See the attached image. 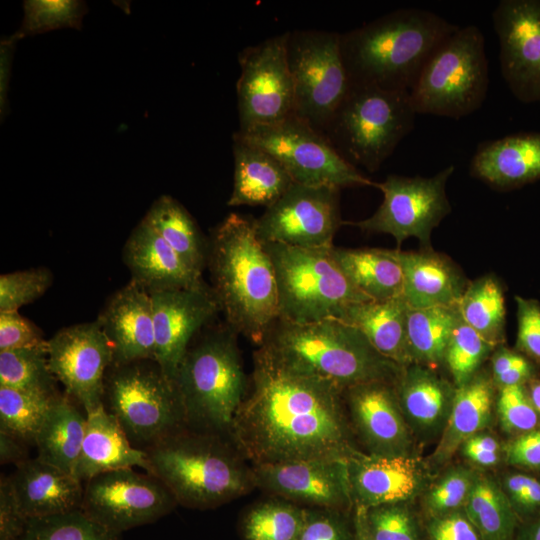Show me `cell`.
I'll return each mask as SVG.
<instances>
[{
  "mask_svg": "<svg viewBox=\"0 0 540 540\" xmlns=\"http://www.w3.org/2000/svg\"><path fill=\"white\" fill-rule=\"evenodd\" d=\"M491 377L497 389L509 386L527 385L537 378L533 361L517 350L503 344L491 354Z\"/></svg>",
  "mask_w": 540,
  "mask_h": 540,
  "instance_id": "obj_50",
  "label": "cell"
},
{
  "mask_svg": "<svg viewBox=\"0 0 540 540\" xmlns=\"http://www.w3.org/2000/svg\"><path fill=\"white\" fill-rule=\"evenodd\" d=\"M177 501L169 488L150 473L123 468L99 474L84 483L81 510L106 528L122 532L156 522Z\"/></svg>",
  "mask_w": 540,
  "mask_h": 540,
  "instance_id": "obj_15",
  "label": "cell"
},
{
  "mask_svg": "<svg viewBox=\"0 0 540 540\" xmlns=\"http://www.w3.org/2000/svg\"><path fill=\"white\" fill-rule=\"evenodd\" d=\"M57 382L49 367L47 346L0 351V386L56 396L60 393Z\"/></svg>",
  "mask_w": 540,
  "mask_h": 540,
  "instance_id": "obj_39",
  "label": "cell"
},
{
  "mask_svg": "<svg viewBox=\"0 0 540 540\" xmlns=\"http://www.w3.org/2000/svg\"><path fill=\"white\" fill-rule=\"evenodd\" d=\"M235 134L274 156L295 183L340 190L377 187V182L342 158L321 132L295 115L274 125Z\"/></svg>",
  "mask_w": 540,
  "mask_h": 540,
  "instance_id": "obj_12",
  "label": "cell"
},
{
  "mask_svg": "<svg viewBox=\"0 0 540 540\" xmlns=\"http://www.w3.org/2000/svg\"><path fill=\"white\" fill-rule=\"evenodd\" d=\"M28 444L19 438L0 431V463L16 466L30 459Z\"/></svg>",
  "mask_w": 540,
  "mask_h": 540,
  "instance_id": "obj_58",
  "label": "cell"
},
{
  "mask_svg": "<svg viewBox=\"0 0 540 540\" xmlns=\"http://www.w3.org/2000/svg\"><path fill=\"white\" fill-rule=\"evenodd\" d=\"M391 253L402 270V296L409 308L458 305L469 281L449 257L431 248Z\"/></svg>",
  "mask_w": 540,
  "mask_h": 540,
  "instance_id": "obj_25",
  "label": "cell"
},
{
  "mask_svg": "<svg viewBox=\"0 0 540 540\" xmlns=\"http://www.w3.org/2000/svg\"><path fill=\"white\" fill-rule=\"evenodd\" d=\"M464 511L482 540H514L520 520L499 480L479 472Z\"/></svg>",
  "mask_w": 540,
  "mask_h": 540,
  "instance_id": "obj_37",
  "label": "cell"
},
{
  "mask_svg": "<svg viewBox=\"0 0 540 540\" xmlns=\"http://www.w3.org/2000/svg\"><path fill=\"white\" fill-rule=\"evenodd\" d=\"M354 525L368 540H421L418 522L407 503L356 508Z\"/></svg>",
  "mask_w": 540,
  "mask_h": 540,
  "instance_id": "obj_43",
  "label": "cell"
},
{
  "mask_svg": "<svg viewBox=\"0 0 540 540\" xmlns=\"http://www.w3.org/2000/svg\"><path fill=\"white\" fill-rule=\"evenodd\" d=\"M207 266L226 324L261 345L279 319V302L274 267L254 219L226 216L209 239Z\"/></svg>",
  "mask_w": 540,
  "mask_h": 540,
  "instance_id": "obj_2",
  "label": "cell"
},
{
  "mask_svg": "<svg viewBox=\"0 0 540 540\" xmlns=\"http://www.w3.org/2000/svg\"><path fill=\"white\" fill-rule=\"evenodd\" d=\"M460 318L458 305L409 308L407 343L412 364L433 369L444 364L447 345Z\"/></svg>",
  "mask_w": 540,
  "mask_h": 540,
  "instance_id": "obj_36",
  "label": "cell"
},
{
  "mask_svg": "<svg viewBox=\"0 0 540 540\" xmlns=\"http://www.w3.org/2000/svg\"><path fill=\"white\" fill-rule=\"evenodd\" d=\"M96 320L111 344L113 365L155 360L152 299L136 282L115 292Z\"/></svg>",
  "mask_w": 540,
  "mask_h": 540,
  "instance_id": "obj_23",
  "label": "cell"
},
{
  "mask_svg": "<svg viewBox=\"0 0 540 540\" xmlns=\"http://www.w3.org/2000/svg\"><path fill=\"white\" fill-rule=\"evenodd\" d=\"M234 176L229 206H265L278 200L294 183L270 153L233 134Z\"/></svg>",
  "mask_w": 540,
  "mask_h": 540,
  "instance_id": "obj_30",
  "label": "cell"
},
{
  "mask_svg": "<svg viewBox=\"0 0 540 540\" xmlns=\"http://www.w3.org/2000/svg\"><path fill=\"white\" fill-rule=\"evenodd\" d=\"M500 70L514 97L540 101V0H501L492 12Z\"/></svg>",
  "mask_w": 540,
  "mask_h": 540,
  "instance_id": "obj_18",
  "label": "cell"
},
{
  "mask_svg": "<svg viewBox=\"0 0 540 540\" xmlns=\"http://www.w3.org/2000/svg\"><path fill=\"white\" fill-rule=\"evenodd\" d=\"M263 244L274 267L279 319L300 324L340 320L349 306L371 300L343 273L332 247Z\"/></svg>",
  "mask_w": 540,
  "mask_h": 540,
  "instance_id": "obj_8",
  "label": "cell"
},
{
  "mask_svg": "<svg viewBox=\"0 0 540 540\" xmlns=\"http://www.w3.org/2000/svg\"><path fill=\"white\" fill-rule=\"evenodd\" d=\"M148 473L159 478L178 504L213 508L246 493L254 482L221 434L188 426L146 450Z\"/></svg>",
  "mask_w": 540,
  "mask_h": 540,
  "instance_id": "obj_5",
  "label": "cell"
},
{
  "mask_svg": "<svg viewBox=\"0 0 540 540\" xmlns=\"http://www.w3.org/2000/svg\"><path fill=\"white\" fill-rule=\"evenodd\" d=\"M337 264L365 296L384 301L402 295L403 274L391 249L332 247Z\"/></svg>",
  "mask_w": 540,
  "mask_h": 540,
  "instance_id": "obj_34",
  "label": "cell"
},
{
  "mask_svg": "<svg viewBox=\"0 0 540 540\" xmlns=\"http://www.w3.org/2000/svg\"><path fill=\"white\" fill-rule=\"evenodd\" d=\"M514 540H540V514L520 523Z\"/></svg>",
  "mask_w": 540,
  "mask_h": 540,
  "instance_id": "obj_60",
  "label": "cell"
},
{
  "mask_svg": "<svg viewBox=\"0 0 540 540\" xmlns=\"http://www.w3.org/2000/svg\"><path fill=\"white\" fill-rule=\"evenodd\" d=\"M86 419V412L77 401L65 392L59 393L37 433L36 457L73 474L85 435Z\"/></svg>",
  "mask_w": 540,
  "mask_h": 540,
  "instance_id": "obj_33",
  "label": "cell"
},
{
  "mask_svg": "<svg viewBox=\"0 0 540 540\" xmlns=\"http://www.w3.org/2000/svg\"><path fill=\"white\" fill-rule=\"evenodd\" d=\"M17 40L13 37H7L1 41L0 49V108L1 116H5L7 110V87L11 74L12 57L15 43Z\"/></svg>",
  "mask_w": 540,
  "mask_h": 540,
  "instance_id": "obj_59",
  "label": "cell"
},
{
  "mask_svg": "<svg viewBox=\"0 0 540 540\" xmlns=\"http://www.w3.org/2000/svg\"><path fill=\"white\" fill-rule=\"evenodd\" d=\"M458 27L432 11L403 8L340 33L350 83L409 92L431 54Z\"/></svg>",
  "mask_w": 540,
  "mask_h": 540,
  "instance_id": "obj_3",
  "label": "cell"
},
{
  "mask_svg": "<svg viewBox=\"0 0 540 540\" xmlns=\"http://www.w3.org/2000/svg\"><path fill=\"white\" fill-rule=\"evenodd\" d=\"M20 28L12 35L17 41L27 36L61 28L81 29L87 5L78 0H26Z\"/></svg>",
  "mask_w": 540,
  "mask_h": 540,
  "instance_id": "obj_44",
  "label": "cell"
},
{
  "mask_svg": "<svg viewBox=\"0 0 540 540\" xmlns=\"http://www.w3.org/2000/svg\"><path fill=\"white\" fill-rule=\"evenodd\" d=\"M470 174L500 191L537 181L540 179V131L481 142L471 159Z\"/></svg>",
  "mask_w": 540,
  "mask_h": 540,
  "instance_id": "obj_26",
  "label": "cell"
},
{
  "mask_svg": "<svg viewBox=\"0 0 540 540\" xmlns=\"http://www.w3.org/2000/svg\"><path fill=\"white\" fill-rule=\"evenodd\" d=\"M501 488L520 523L540 514V479L530 472H507L499 480Z\"/></svg>",
  "mask_w": 540,
  "mask_h": 540,
  "instance_id": "obj_49",
  "label": "cell"
},
{
  "mask_svg": "<svg viewBox=\"0 0 540 540\" xmlns=\"http://www.w3.org/2000/svg\"><path fill=\"white\" fill-rule=\"evenodd\" d=\"M478 473L469 467L456 466L425 489L423 507L429 518L464 509Z\"/></svg>",
  "mask_w": 540,
  "mask_h": 540,
  "instance_id": "obj_46",
  "label": "cell"
},
{
  "mask_svg": "<svg viewBox=\"0 0 540 540\" xmlns=\"http://www.w3.org/2000/svg\"><path fill=\"white\" fill-rule=\"evenodd\" d=\"M459 451L470 463L481 468L497 466L503 456L499 440L483 431L468 438Z\"/></svg>",
  "mask_w": 540,
  "mask_h": 540,
  "instance_id": "obj_57",
  "label": "cell"
},
{
  "mask_svg": "<svg viewBox=\"0 0 540 540\" xmlns=\"http://www.w3.org/2000/svg\"><path fill=\"white\" fill-rule=\"evenodd\" d=\"M496 412L501 429L511 437L540 426V414L529 398L526 385L498 389Z\"/></svg>",
  "mask_w": 540,
  "mask_h": 540,
  "instance_id": "obj_48",
  "label": "cell"
},
{
  "mask_svg": "<svg viewBox=\"0 0 540 540\" xmlns=\"http://www.w3.org/2000/svg\"><path fill=\"white\" fill-rule=\"evenodd\" d=\"M47 353L52 374L85 412L103 404L113 353L97 320L60 329L48 340Z\"/></svg>",
  "mask_w": 540,
  "mask_h": 540,
  "instance_id": "obj_17",
  "label": "cell"
},
{
  "mask_svg": "<svg viewBox=\"0 0 540 540\" xmlns=\"http://www.w3.org/2000/svg\"><path fill=\"white\" fill-rule=\"evenodd\" d=\"M495 348L460 318L444 356V364L453 378L455 387L466 383L478 373L481 365Z\"/></svg>",
  "mask_w": 540,
  "mask_h": 540,
  "instance_id": "obj_45",
  "label": "cell"
},
{
  "mask_svg": "<svg viewBox=\"0 0 540 540\" xmlns=\"http://www.w3.org/2000/svg\"><path fill=\"white\" fill-rule=\"evenodd\" d=\"M52 272L45 267L2 274L0 276V312L18 311L49 289Z\"/></svg>",
  "mask_w": 540,
  "mask_h": 540,
  "instance_id": "obj_47",
  "label": "cell"
},
{
  "mask_svg": "<svg viewBox=\"0 0 540 540\" xmlns=\"http://www.w3.org/2000/svg\"><path fill=\"white\" fill-rule=\"evenodd\" d=\"M254 486L284 500L342 511L353 504L347 459H299L254 465Z\"/></svg>",
  "mask_w": 540,
  "mask_h": 540,
  "instance_id": "obj_19",
  "label": "cell"
},
{
  "mask_svg": "<svg viewBox=\"0 0 540 540\" xmlns=\"http://www.w3.org/2000/svg\"><path fill=\"white\" fill-rule=\"evenodd\" d=\"M355 508L408 503L426 487L424 464L415 456H377L355 453L348 459Z\"/></svg>",
  "mask_w": 540,
  "mask_h": 540,
  "instance_id": "obj_22",
  "label": "cell"
},
{
  "mask_svg": "<svg viewBox=\"0 0 540 540\" xmlns=\"http://www.w3.org/2000/svg\"><path fill=\"white\" fill-rule=\"evenodd\" d=\"M306 508L269 500L254 506L242 521L245 540H297L305 522Z\"/></svg>",
  "mask_w": 540,
  "mask_h": 540,
  "instance_id": "obj_41",
  "label": "cell"
},
{
  "mask_svg": "<svg viewBox=\"0 0 540 540\" xmlns=\"http://www.w3.org/2000/svg\"><path fill=\"white\" fill-rule=\"evenodd\" d=\"M526 389L534 408L540 414V379L535 378L530 381Z\"/></svg>",
  "mask_w": 540,
  "mask_h": 540,
  "instance_id": "obj_61",
  "label": "cell"
},
{
  "mask_svg": "<svg viewBox=\"0 0 540 540\" xmlns=\"http://www.w3.org/2000/svg\"><path fill=\"white\" fill-rule=\"evenodd\" d=\"M123 262L131 280L148 293L205 283L202 274L190 268L143 219L124 244Z\"/></svg>",
  "mask_w": 540,
  "mask_h": 540,
  "instance_id": "obj_24",
  "label": "cell"
},
{
  "mask_svg": "<svg viewBox=\"0 0 540 540\" xmlns=\"http://www.w3.org/2000/svg\"><path fill=\"white\" fill-rule=\"evenodd\" d=\"M394 387L412 433L433 437L443 432L454 401V384L433 368L413 363L402 369Z\"/></svg>",
  "mask_w": 540,
  "mask_h": 540,
  "instance_id": "obj_27",
  "label": "cell"
},
{
  "mask_svg": "<svg viewBox=\"0 0 540 540\" xmlns=\"http://www.w3.org/2000/svg\"><path fill=\"white\" fill-rule=\"evenodd\" d=\"M56 396L0 386V431L7 432L28 445H34L37 433Z\"/></svg>",
  "mask_w": 540,
  "mask_h": 540,
  "instance_id": "obj_40",
  "label": "cell"
},
{
  "mask_svg": "<svg viewBox=\"0 0 540 540\" xmlns=\"http://www.w3.org/2000/svg\"><path fill=\"white\" fill-rule=\"evenodd\" d=\"M85 435L74 469V476L85 483L117 469L143 468L148 472L146 452L135 448L118 421L103 404L86 412Z\"/></svg>",
  "mask_w": 540,
  "mask_h": 540,
  "instance_id": "obj_29",
  "label": "cell"
},
{
  "mask_svg": "<svg viewBox=\"0 0 540 540\" xmlns=\"http://www.w3.org/2000/svg\"><path fill=\"white\" fill-rule=\"evenodd\" d=\"M28 517L22 510L10 477L0 478V540H20L27 526Z\"/></svg>",
  "mask_w": 540,
  "mask_h": 540,
  "instance_id": "obj_55",
  "label": "cell"
},
{
  "mask_svg": "<svg viewBox=\"0 0 540 540\" xmlns=\"http://www.w3.org/2000/svg\"><path fill=\"white\" fill-rule=\"evenodd\" d=\"M343 225L340 189L293 183L264 213L254 219L263 243L300 248H331Z\"/></svg>",
  "mask_w": 540,
  "mask_h": 540,
  "instance_id": "obj_16",
  "label": "cell"
},
{
  "mask_svg": "<svg viewBox=\"0 0 540 540\" xmlns=\"http://www.w3.org/2000/svg\"><path fill=\"white\" fill-rule=\"evenodd\" d=\"M237 335L227 324L202 330L183 356L174 382L188 427L229 434L247 394Z\"/></svg>",
  "mask_w": 540,
  "mask_h": 540,
  "instance_id": "obj_6",
  "label": "cell"
},
{
  "mask_svg": "<svg viewBox=\"0 0 540 540\" xmlns=\"http://www.w3.org/2000/svg\"><path fill=\"white\" fill-rule=\"evenodd\" d=\"M20 540H121V534L106 528L78 509L29 518Z\"/></svg>",
  "mask_w": 540,
  "mask_h": 540,
  "instance_id": "obj_42",
  "label": "cell"
},
{
  "mask_svg": "<svg viewBox=\"0 0 540 540\" xmlns=\"http://www.w3.org/2000/svg\"><path fill=\"white\" fill-rule=\"evenodd\" d=\"M427 534L429 540H482L464 509L429 518Z\"/></svg>",
  "mask_w": 540,
  "mask_h": 540,
  "instance_id": "obj_56",
  "label": "cell"
},
{
  "mask_svg": "<svg viewBox=\"0 0 540 540\" xmlns=\"http://www.w3.org/2000/svg\"><path fill=\"white\" fill-rule=\"evenodd\" d=\"M42 330L18 311L0 312V351L46 347Z\"/></svg>",
  "mask_w": 540,
  "mask_h": 540,
  "instance_id": "obj_52",
  "label": "cell"
},
{
  "mask_svg": "<svg viewBox=\"0 0 540 540\" xmlns=\"http://www.w3.org/2000/svg\"><path fill=\"white\" fill-rule=\"evenodd\" d=\"M297 540H356L355 528L339 510L309 508Z\"/></svg>",
  "mask_w": 540,
  "mask_h": 540,
  "instance_id": "obj_51",
  "label": "cell"
},
{
  "mask_svg": "<svg viewBox=\"0 0 540 540\" xmlns=\"http://www.w3.org/2000/svg\"><path fill=\"white\" fill-rule=\"evenodd\" d=\"M450 165L432 177L388 175L377 187L383 194L378 209L368 218L343 221L365 232L394 237L397 246L411 237L429 249L432 231L451 212L446 184L454 172Z\"/></svg>",
  "mask_w": 540,
  "mask_h": 540,
  "instance_id": "obj_13",
  "label": "cell"
},
{
  "mask_svg": "<svg viewBox=\"0 0 540 540\" xmlns=\"http://www.w3.org/2000/svg\"><path fill=\"white\" fill-rule=\"evenodd\" d=\"M259 346L284 365L343 390L373 381L395 384L404 368L380 354L357 328L338 319L303 324L278 319Z\"/></svg>",
  "mask_w": 540,
  "mask_h": 540,
  "instance_id": "obj_4",
  "label": "cell"
},
{
  "mask_svg": "<svg viewBox=\"0 0 540 540\" xmlns=\"http://www.w3.org/2000/svg\"><path fill=\"white\" fill-rule=\"evenodd\" d=\"M495 388L491 375L482 371L456 387L447 423L431 455L433 465H444L468 438L490 425L495 405Z\"/></svg>",
  "mask_w": 540,
  "mask_h": 540,
  "instance_id": "obj_31",
  "label": "cell"
},
{
  "mask_svg": "<svg viewBox=\"0 0 540 540\" xmlns=\"http://www.w3.org/2000/svg\"><path fill=\"white\" fill-rule=\"evenodd\" d=\"M143 220L190 268L202 274L208 263L209 240L180 202L162 195L150 206Z\"/></svg>",
  "mask_w": 540,
  "mask_h": 540,
  "instance_id": "obj_35",
  "label": "cell"
},
{
  "mask_svg": "<svg viewBox=\"0 0 540 540\" xmlns=\"http://www.w3.org/2000/svg\"><path fill=\"white\" fill-rule=\"evenodd\" d=\"M102 402L132 445L143 451L187 426L177 386L156 360L112 364Z\"/></svg>",
  "mask_w": 540,
  "mask_h": 540,
  "instance_id": "obj_10",
  "label": "cell"
},
{
  "mask_svg": "<svg viewBox=\"0 0 540 540\" xmlns=\"http://www.w3.org/2000/svg\"><path fill=\"white\" fill-rule=\"evenodd\" d=\"M287 37L288 32L274 35L240 52L236 83L238 131L274 125L295 115Z\"/></svg>",
  "mask_w": 540,
  "mask_h": 540,
  "instance_id": "obj_14",
  "label": "cell"
},
{
  "mask_svg": "<svg viewBox=\"0 0 540 540\" xmlns=\"http://www.w3.org/2000/svg\"><path fill=\"white\" fill-rule=\"evenodd\" d=\"M344 390L292 369L263 347L253 354L251 390L229 435L254 465L349 459L356 450L344 416Z\"/></svg>",
  "mask_w": 540,
  "mask_h": 540,
  "instance_id": "obj_1",
  "label": "cell"
},
{
  "mask_svg": "<svg viewBox=\"0 0 540 540\" xmlns=\"http://www.w3.org/2000/svg\"><path fill=\"white\" fill-rule=\"evenodd\" d=\"M287 32L295 116L323 133L350 87L340 33L318 29Z\"/></svg>",
  "mask_w": 540,
  "mask_h": 540,
  "instance_id": "obj_11",
  "label": "cell"
},
{
  "mask_svg": "<svg viewBox=\"0 0 540 540\" xmlns=\"http://www.w3.org/2000/svg\"><path fill=\"white\" fill-rule=\"evenodd\" d=\"M506 464L530 473H540V426L511 437L503 446Z\"/></svg>",
  "mask_w": 540,
  "mask_h": 540,
  "instance_id": "obj_54",
  "label": "cell"
},
{
  "mask_svg": "<svg viewBox=\"0 0 540 540\" xmlns=\"http://www.w3.org/2000/svg\"><path fill=\"white\" fill-rule=\"evenodd\" d=\"M489 87V68L482 31L458 27L431 54L409 91L417 114L452 119L482 106Z\"/></svg>",
  "mask_w": 540,
  "mask_h": 540,
  "instance_id": "obj_9",
  "label": "cell"
},
{
  "mask_svg": "<svg viewBox=\"0 0 540 540\" xmlns=\"http://www.w3.org/2000/svg\"><path fill=\"white\" fill-rule=\"evenodd\" d=\"M408 310L401 295L353 304L340 320L357 328L384 357L406 367L412 364L407 343Z\"/></svg>",
  "mask_w": 540,
  "mask_h": 540,
  "instance_id": "obj_32",
  "label": "cell"
},
{
  "mask_svg": "<svg viewBox=\"0 0 540 540\" xmlns=\"http://www.w3.org/2000/svg\"><path fill=\"white\" fill-rule=\"evenodd\" d=\"M149 294L153 305L155 360L174 381L191 342L210 325L220 306L211 286L206 283Z\"/></svg>",
  "mask_w": 540,
  "mask_h": 540,
  "instance_id": "obj_20",
  "label": "cell"
},
{
  "mask_svg": "<svg viewBox=\"0 0 540 540\" xmlns=\"http://www.w3.org/2000/svg\"><path fill=\"white\" fill-rule=\"evenodd\" d=\"M17 500L28 518L81 509L84 483L72 473L30 458L9 475Z\"/></svg>",
  "mask_w": 540,
  "mask_h": 540,
  "instance_id": "obj_28",
  "label": "cell"
},
{
  "mask_svg": "<svg viewBox=\"0 0 540 540\" xmlns=\"http://www.w3.org/2000/svg\"><path fill=\"white\" fill-rule=\"evenodd\" d=\"M416 115L408 91L350 83L322 134L352 166L376 172L414 128Z\"/></svg>",
  "mask_w": 540,
  "mask_h": 540,
  "instance_id": "obj_7",
  "label": "cell"
},
{
  "mask_svg": "<svg viewBox=\"0 0 540 540\" xmlns=\"http://www.w3.org/2000/svg\"><path fill=\"white\" fill-rule=\"evenodd\" d=\"M355 528V536L356 540H368V538L365 536V534L359 529L357 526L354 525Z\"/></svg>",
  "mask_w": 540,
  "mask_h": 540,
  "instance_id": "obj_62",
  "label": "cell"
},
{
  "mask_svg": "<svg viewBox=\"0 0 540 540\" xmlns=\"http://www.w3.org/2000/svg\"><path fill=\"white\" fill-rule=\"evenodd\" d=\"M462 320L497 347L505 341V298L501 284L491 275L469 282L458 303Z\"/></svg>",
  "mask_w": 540,
  "mask_h": 540,
  "instance_id": "obj_38",
  "label": "cell"
},
{
  "mask_svg": "<svg viewBox=\"0 0 540 540\" xmlns=\"http://www.w3.org/2000/svg\"><path fill=\"white\" fill-rule=\"evenodd\" d=\"M352 423L369 454H412V432L400 408L393 383L373 381L344 390Z\"/></svg>",
  "mask_w": 540,
  "mask_h": 540,
  "instance_id": "obj_21",
  "label": "cell"
},
{
  "mask_svg": "<svg viewBox=\"0 0 540 540\" xmlns=\"http://www.w3.org/2000/svg\"><path fill=\"white\" fill-rule=\"evenodd\" d=\"M517 305V351L540 365V304L535 299L515 296Z\"/></svg>",
  "mask_w": 540,
  "mask_h": 540,
  "instance_id": "obj_53",
  "label": "cell"
}]
</instances>
